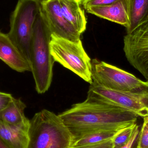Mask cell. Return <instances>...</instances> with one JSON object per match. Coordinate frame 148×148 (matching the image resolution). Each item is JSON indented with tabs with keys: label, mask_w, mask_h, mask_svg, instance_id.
Listing matches in <instances>:
<instances>
[{
	"label": "cell",
	"mask_w": 148,
	"mask_h": 148,
	"mask_svg": "<svg viewBox=\"0 0 148 148\" xmlns=\"http://www.w3.org/2000/svg\"><path fill=\"white\" fill-rule=\"evenodd\" d=\"M59 115L72 134L74 142L92 132L122 129L136 123L139 116L127 110L88 97Z\"/></svg>",
	"instance_id": "cell-1"
},
{
	"label": "cell",
	"mask_w": 148,
	"mask_h": 148,
	"mask_svg": "<svg viewBox=\"0 0 148 148\" xmlns=\"http://www.w3.org/2000/svg\"><path fill=\"white\" fill-rule=\"evenodd\" d=\"M137 148H148V116L143 117V124L139 133Z\"/></svg>",
	"instance_id": "cell-18"
},
{
	"label": "cell",
	"mask_w": 148,
	"mask_h": 148,
	"mask_svg": "<svg viewBox=\"0 0 148 148\" xmlns=\"http://www.w3.org/2000/svg\"><path fill=\"white\" fill-rule=\"evenodd\" d=\"M85 10L89 14L120 24L126 29L129 26L128 9L126 0H119L108 5L90 7Z\"/></svg>",
	"instance_id": "cell-11"
},
{
	"label": "cell",
	"mask_w": 148,
	"mask_h": 148,
	"mask_svg": "<svg viewBox=\"0 0 148 148\" xmlns=\"http://www.w3.org/2000/svg\"><path fill=\"white\" fill-rule=\"evenodd\" d=\"M49 45L55 62H59L92 84L91 60L84 49L81 40L73 41L52 34Z\"/></svg>",
	"instance_id": "cell-5"
},
{
	"label": "cell",
	"mask_w": 148,
	"mask_h": 148,
	"mask_svg": "<svg viewBox=\"0 0 148 148\" xmlns=\"http://www.w3.org/2000/svg\"><path fill=\"white\" fill-rule=\"evenodd\" d=\"M140 131L139 126H138L136 129L129 142L120 148H137V142Z\"/></svg>",
	"instance_id": "cell-21"
},
{
	"label": "cell",
	"mask_w": 148,
	"mask_h": 148,
	"mask_svg": "<svg viewBox=\"0 0 148 148\" xmlns=\"http://www.w3.org/2000/svg\"><path fill=\"white\" fill-rule=\"evenodd\" d=\"M41 11L51 34L73 41L80 40V34L61 10L59 0H41Z\"/></svg>",
	"instance_id": "cell-9"
},
{
	"label": "cell",
	"mask_w": 148,
	"mask_h": 148,
	"mask_svg": "<svg viewBox=\"0 0 148 148\" xmlns=\"http://www.w3.org/2000/svg\"><path fill=\"white\" fill-rule=\"evenodd\" d=\"M0 148H11L7 145L0 138Z\"/></svg>",
	"instance_id": "cell-23"
},
{
	"label": "cell",
	"mask_w": 148,
	"mask_h": 148,
	"mask_svg": "<svg viewBox=\"0 0 148 148\" xmlns=\"http://www.w3.org/2000/svg\"><path fill=\"white\" fill-rule=\"evenodd\" d=\"M138 126L136 123L121 130L112 139L114 148H120L127 144Z\"/></svg>",
	"instance_id": "cell-17"
},
{
	"label": "cell",
	"mask_w": 148,
	"mask_h": 148,
	"mask_svg": "<svg viewBox=\"0 0 148 148\" xmlns=\"http://www.w3.org/2000/svg\"><path fill=\"white\" fill-rule=\"evenodd\" d=\"M87 97L127 110L141 117L148 116V95L131 94L91 84Z\"/></svg>",
	"instance_id": "cell-7"
},
{
	"label": "cell",
	"mask_w": 148,
	"mask_h": 148,
	"mask_svg": "<svg viewBox=\"0 0 148 148\" xmlns=\"http://www.w3.org/2000/svg\"><path fill=\"white\" fill-rule=\"evenodd\" d=\"M147 20H148V19H147Z\"/></svg>",
	"instance_id": "cell-24"
},
{
	"label": "cell",
	"mask_w": 148,
	"mask_h": 148,
	"mask_svg": "<svg viewBox=\"0 0 148 148\" xmlns=\"http://www.w3.org/2000/svg\"><path fill=\"white\" fill-rule=\"evenodd\" d=\"M0 138L11 148H27L29 130L9 126L0 120Z\"/></svg>",
	"instance_id": "cell-14"
},
{
	"label": "cell",
	"mask_w": 148,
	"mask_h": 148,
	"mask_svg": "<svg viewBox=\"0 0 148 148\" xmlns=\"http://www.w3.org/2000/svg\"><path fill=\"white\" fill-rule=\"evenodd\" d=\"M26 107L20 98L14 97L9 105L0 114V120L9 126L29 130L30 120L24 114Z\"/></svg>",
	"instance_id": "cell-12"
},
{
	"label": "cell",
	"mask_w": 148,
	"mask_h": 148,
	"mask_svg": "<svg viewBox=\"0 0 148 148\" xmlns=\"http://www.w3.org/2000/svg\"><path fill=\"white\" fill-rule=\"evenodd\" d=\"M51 35L41 8L33 28L29 60L36 90L38 94L47 91L53 79L55 61L50 52Z\"/></svg>",
	"instance_id": "cell-2"
},
{
	"label": "cell",
	"mask_w": 148,
	"mask_h": 148,
	"mask_svg": "<svg viewBox=\"0 0 148 148\" xmlns=\"http://www.w3.org/2000/svg\"><path fill=\"white\" fill-rule=\"evenodd\" d=\"M92 84L114 90L139 95H148V82L97 59L91 60Z\"/></svg>",
	"instance_id": "cell-4"
},
{
	"label": "cell",
	"mask_w": 148,
	"mask_h": 148,
	"mask_svg": "<svg viewBox=\"0 0 148 148\" xmlns=\"http://www.w3.org/2000/svg\"><path fill=\"white\" fill-rule=\"evenodd\" d=\"M123 51L130 64L148 82V20L124 36Z\"/></svg>",
	"instance_id": "cell-8"
},
{
	"label": "cell",
	"mask_w": 148,
	"mask_h": 148,
	"mask_svg": "<svg viewBox=\"0 0 148 148\" xmlns=\"http://www.w3.org/2000/svg\"><path fill=\"white\" fill-rule=\"evenodd\" d=\"M128 9L129 26L127 34L133 32L139 25L147 20L148 0H126Z\"/></svg>",
	"instance_id": "cell-15"
},
{
	"label": "cell",
	"mask_w": 148,
	"mask_h": 148,
	"mask_svg": "<svg viewBox=\"0 0 148 148\" xmlns=\"http://www.w3.org/2000/svg\"><path fill=\"white\" fill-rule=\"evenodd\" d=\"M119 0H82V4L84 9H87L90 7L108 5Z\"/></svg>",
	"instance_id": "cell-19"
},
{
	"label": "cell",
	"mask_w": 148,
	"mask_h": 148,
	"mask_svg": "<svg viewBox=\"0 0 148 148\" xmlns=\"http://www.w3.org/2000/svg\"><path fill=\"white\" fill-rule=\"evenodd\" d=\"M14 98L11 94L0 91V114L8 107Z\"/></svg>",
	"instance_id": "cell-20"
},
{
	"label": "cell",
	"mask_w": 148,
	"mask_h": 148,
	"mask_svg": "<svg viewBox=\"0 0 148 148\" xmlns=\"http://www.w3.org/2000/svg\"><path fill=\"white\" fill-rule=\"evenodd\" d=\"M80 148H114L112 140L99 144Z\"/></svg>",
	"instance_id": "cell-22"
},
{
	"label": "cell",
	"mask_w": 148,
	"mask_h": 148,
	"mask_svg": "<svg viewBox=\"0 0 148 148\" xmlns=\"http://www.w3.org/2000/svg\"><path fill=\"white\" fill-rule=\"evenodd\" d=\"M27 148H70L74 142L71 132L59 115L43 109L30 121Z\"/></svg>",
	"instance_id": "cell-3"
},
{
	"label": "cell",
	"mask_w": 148,
	"mask_h": 148,
	"mask_svg": "<svg viewBox=\"0 0 148 148\" xmlns=\"http://www.w3.org/2000/svg\"><path fill=\"white\" fill-rule=\"evenodd\" d=\"M0 60L13 70L19 72H31L30 62L9 38L0 31Z\"/></svg>",
	"instance_id": "cell-10"
},
{
	"label": "cell",
	"mask_w": 148,
	"mask_h": 148,
	"mask_svg": "<svg viewBox=\"0 0 148 148\" xmlns=\"http://www.w3.org/2000/svg\"><path fill=\"white\" fill-rule=\"evenodd\" d=\"M121 130H102L90 133L75 140L70 148L84 147L110 140H112Z\"/></svg>",
	"instance_id": "cell-16"
},
{
	"label": "cell",
	"mask_w": 148,
	"mask_h": 148,
	"mask_svg": "<svg viewBox=\"0 0 148 148\" xmlns=\"http://www.w3.org/2000/svg\"><path fill=\"white\" fill-rule=\"evenodd\" d=\"M41 0H19L10 16L8 36L29 62L33 28L41 10Z\"/></svg>",
	"instance_id": "cell-6"
},
{
	"label": "cell",
	"mask_w": 148,
	"mask_h": 148,
	"mask_svg": "<svg viewBox=\"0 0 148 148\" xmlns=\"http://www.w3.org/2000/svg\"><path fill=\"white\" fill-rule=\"evenodd\" d=\"M59 2L65 18L82 34L86 30L87 23L82 0H59Z\"/></svg>",
	"instance_id": "cell-13"
}]
</instances>
